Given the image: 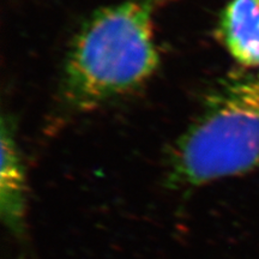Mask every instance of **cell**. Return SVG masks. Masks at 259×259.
I'll return each mask as SVG.
<instances>
[{
	"instance_id": "obj_1",
	"label": "cell",
	"mask_w": 259,
	"mask_h": 259,
	"mask_svg": "<svg viewBox=\"0 0 259 259\" xmlns=\"http://www.w3.org/2000/svg\"><path fill=\"white\" fill-rule=\"evenodd\" d=\"M163 0H122L97 10L71 42L61 95L71 109H96L144 84L160 54L154 15Z\"/></svg>"
},
{
	"instance_id": "obj_2",
	"label": "cell",
	"mask_w": 259,
	"mask_h": 259,
	"mask_svg": "<svg viewBox=\"0 0 259 259\" xmlns=\"http://www.w3.org/2000/svg\"><path fill=\"white\" fill-rule=\"evenodd\" d=\"M259 167V69L236 71L211 89L168 158V183L193 189Z\"/></svg>"
},
{
	"instance_id": "obj_3",
	"label": "cell",
	"mask_w": 259,
	"mask_h": 259,
	"mask_svg": "<svg viewBox=\"0 0 259 259\" xmlns=\"http://www.w3.org/2000/svg\"><path fill=\"white\" fill-rule=\"evenodd\" d=\"M0 215L8 232L19 242L27 240V179L12 124L2 121Z\"/></svg>"
},
{
	"instance_id": "obj_4",
	"label": "cell",
	"mask_w": 259,
	"mask_h": 259,
	"mask_svg": "<svg viewBox=\"0 0 259 259\" xmlns=\"http://www.w3.org/2000/svg\"><path fill=\"white\" fill-rule=\"evenodd\" d=\"M216 35L244 69H259V0H231L223 8Z\"/></svg>"
}]
</instances>
